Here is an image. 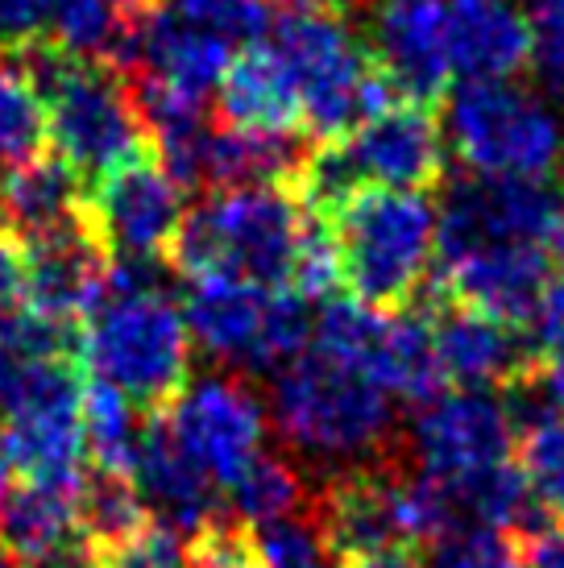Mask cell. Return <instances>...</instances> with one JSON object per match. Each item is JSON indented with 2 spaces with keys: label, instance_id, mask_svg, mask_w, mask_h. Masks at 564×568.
Masks as SVG:
<instances>
[{
  "label": "cell",
  "instance_id": "cell-1",
  "mask_svg": "<svg viewBox=\"0 0 564 568\" xmlns=\"http://www.w3.org/2000/svg\"><path fill=\"white\" fill-rule=\"evenodd\" d=\"M158 266L112 262L109 291L79 328V362L95 382L158 415L191 382V332L183 307L158 286Z\"/></svg>",
  "mask_w": 564,
  "mask_h": 568
},
{
  "label": "cell",
  "instance_id": "cell-2",
  "mask_svg": "<svg viewBox=\"0 0 564 568\" xmlns=\"http://www.w3.org/2000/svg\"><path fill=\"white\" fill-rule=\"evenodd\" d=\"M341 286L361 303L391 316L423 295L440 250V212L423 191L361 187L324 216Z\"/></svg>",
  "mask_w": 564,
  "mask_h": 568
},
{
  "label": "cell",
  "instance_id": "cell-3",
  "mask_svg": "<svg viewBox=\"0 0 564 568\" xmlns=\"http://www.w3.org/2000/svg\"><path fill=\"white\" fill-rule=\"evenodd\" d=\"M21 59L42 88L54 159L75 174L83 191L104 183L138 154L154 150L138 100L129 92V80L117 67L67 59L47 42L21 50Z\"/></svg>",
  "mask_w": 564,
  "mask_h": 568
},
{
  "label": "cell",
  "instance_id": "cell-4",
  "mask_svg": "<svg viewBox=\"0 0 564 568\" xmlns=\"http://www.w3.org/2000/svg\"><path fill=\"white\" fill-rule=\"evenodd\" d=\"M308 229V207L291 187L212 191L183 216L167 262L183 278L229 274L258 286H291Z\"/></svg>",
  "mask_w": 564,
  "mask_h": 568
},
{
  "label": "cell",
  "instance_id": "cell-5",
  "mask_svg": "<svg viewBox=\"0 0 564 568\" xmlns=\"http://www.w3.org/2000/svg\"><path fill=\"white\" fill-rule=\"evenodd\" d=\"M270 419L282 440L303 457L365 465V457H386L394 407L391 395L365 369H353L308 345L274 374Z\"/></svg>",
  "mask_w": 564,
  "mask_h": 568
},
{
  "label": "cell",
  "instance_id": "cell-6",
  "mask_svg": "<svg viewBox=\"0 0 564 568\" xmlns=\"http://www.w3.org/2000/svg\"><path fill=\"white\" fill-rule=\"evenodd\" d=\"M266 42L295 80L303 133L315 145L345 142L353 129L399 100L374 54L341 26V17L286 13Z\"/></svg>",
  "mask_w": 564,
  "mask_h": 568
},
{
  "label": "cell",
  "instance_id": "cell-7",
  "mask_svg": "<svg viewBox=\"0 0 564 568\" xmlns=\"http://www.w3.org/2000/svg\"><path fill=\"white\" fill-rule=\"evenodd\" d=\"M191 345L236 369H274L312 345V312L291 286H258L229 274L188 278L183 295Z\"/></svg>",
  "mask_w": 564,
  "mask_h": 568
},
{
  "label": "cell",
  "instance_id": "cell-8",
  "mask_svg": "<svg viewBox=\"0 0 564 568\" xmlns=\"http://www.w3.org/2000/svg\"><path fill=\"white\" fill-rule=\"evenodd\" d=\"M449 138L482 179L548 183L564 159L556 116L511 83H465L449 109Z\"/></svg>",
  "mask_w": 564,
  "mask_h": 568
},
{
  "label": "cell",
  "instance_id": "cell-9",
  "mask_svg": "<svg viewBox=\"0 0 564 568\" xmlns=\"http://www.w3.org/2000/svg\"><path fill=\"white\" fill-rule=\"evenodd\" d=\"M312 531L336 568H361L391 552H415L423 544L411 477L391 465H349L308 498Z\"/></svg>",
  "mask_w": 564,
  "mask_h": 568
},
{
  "label": "cell",
  "instance_id": "cell-10",
  "mask_svg": "<svg viewBox=\"0 0 564 568\" xmlns=\"http://www.w3.org/2000/svg\"><path fill=\"white\" fill-rule=\"evenodd\" d=\"M183 216V187L154 150L138 154L88 191V221L112 262H167Z\"/></svg>",
  "mask_w": 564,
  "mask_h": 568
},
{
  "label": "cell",
  "instance_id": "cell-11",
  "mask_svg": "<svg viewBox=\"0 0 564 568\" xmlns=\"http://www.w3.org/2000/svg\"><path fill=\"white\" fill-rule=\"evenodd\" d=\"M162 415L183 453L216 489H229L266 453V407L250 382L233 374L188 382Z\"/></svg>",
  "mask_w": 564,
  "mask_h": 568
},
{
  "label": "cell",
  "instance_id": "cell-12",
  "mask_svg": "<svg viewBox=\"0 0 564 568\" xmlns=\"http://www.w3.org/2000/svg\"><path fill=\"white\" fill-rule=\"evenodd\" d=\"M329 145L357 187L427 191L444 179L449 166V142L436 109L411 100H394L361 129H353L345 142Z\"/></svg>",
  "mask_w": 564,
  "mask_h": 568
},
{
  "label": "cell",
  "instance_id": "cell-13",
  "mask_svg": "<svg viewBox=\"0 0 564 568\" xmlns=\"http://www.w3.org/2000/svg\"><path fill=\"white\" fill-rule=\"evenodd\" d=\"M515 448V415L502 398L486 390H456L423 403L411 424V453L423 477L456 481V477L494 469L511 460Z\"/></svg>",
  "mask_w": 564,
  "mask_h": 568
},
{
  "label": "cell",
  "instance_id": "cell-14",
  "mask_svg": "<svg viewBox=\"0 0 564 568\" xmlns=\"http://www.w3.org/2000/svg\"><path fill=\"white\" fill-rule=\"evenodd\" d=\"M561 207L564 204L544 183L473 174L465 183H456L440 207L436 257L473 250V245H548Z\"/></svg>",
  "mask_w": 564,
  "mask_h": 568
},
{
  "label": "cell",
  "instance_id": "cell-15",
  "mask_svg": "<svg viewBox=\"0 0 564 568\" xmlns=\"http://www.w3.org/2000/svg\"><path fill=\"white\" fill-rule=\"evenodd\" d=\"M112 257L104 241L95 237L88 207L71 224L54 229L47 237L26 241V303L38 316L83 328L104 291H109Z\"/></svg>",
  "mask_w": 564,
  "mask_h": 568
},
{
  "label": "cell",
  "instance_id": "cell-16",
  "mask_svg": "<svg viewBox=\"0 0 564 568\" xmlns=\"http://www.w3.org/2000/svg\"><path fill=\"white\" fill-rule=\"evenodd\" d=\"M420 312L432 328L444 382H461L465 390H490V386L515 390L518 382H527L540 369L532 341L502 320L470 312L444 295L436 303H423Z\"/></svg>",
  "mask_w": 564,
  "mask_h": 568
},
{
  "label": "cell",
  "instance_id": "cell-17",
  "mask_svg": "<svg viewBox=\"0 0 564 568\" xmlns=\"http://www.w3.org/2000/svg\"><path fill=\"white\" fill-rule=\"evenodd\" d=\"M370 54L399 100L436 109L453 80L449 0H382L374 9Z\"/></svg>",
  "mask_w": 564,
  "mask_h": 568
},
{
  "label": "cell",
  "instance_id": "cell-18",
  "mask_svg": "<svg viewBox=\"0 0 564 568\" xmlns=\"http://www.w3.org/2000/svg\"><path fill=\"white\" fill-rule=\"evenodd\" d=\"M444 300L470 312L527 328L540 300L548 295V245H473L440 257Z\"/></svg>",
  "mask_w": 564,
  "mask_h": 568
},
{
  "label": "cell",
  "instance_id": "cell-19",
  "mask_svg": "<svg viewBox=\"0 0 564 568\" xmlns=\"http://www.w3.org/2000/svg\"><path fill=\"white\" fill-rule=\"evenodd\" d=\"M133 486H138L141 503L150 523L167 527L174 536H200L208 523L220 515L216 486L204 477V469L183 453V444L174 440L167 415H145L138 444V460H133Z\"/></svg>",
  "mask_w": 564,
  "mask_h": 568
},
{
  "label": "cell",
  "instance_id": "cell-20",
  "mask_svg": "<svg viewBox=\"0 0 564 568\" xmlns=\"http://www.w3.org/2000/svg\"><path fill=\"white\" fill-rule=\"evenodd\" d=\"M449 50L465 83H511L532 63L535 30L511 0H449Z\"/></svg>",
  "mask_w": 564,
  "mask_h": 568
},
{
  "label": "cell",
  "instance_id": "cell-21",
  "mask_svg": "<svg viewBox=\"0 0 564 568\" xmlns=\"http://www.w3.org/2000/svg\"><path fill=\"white\" fill-rule=\"evenodd\" d=\"M216 121L245 133H299L303 112L291 71L270 42L241 50L216 88Z\"/></svg>",
  "mask_w": 564,
  "mask_h": 568
},
{
  "label": "cell",
  "instance_id": "cell-22",
  "mask_svg": "<svg viewBox=\"0 0 564 568\" xmlns=\"http://www.w3.org/2000/svg\"><path fill=\"white\" fill-rule=\"evenodd\" d=\"M83 207L88 191L79 187V179L54 154H38L0 174V224L21 245L71 224L83 216Z\"/></svg>",
  "mask_w": 564,
  "mask_h": 568
},
{
  "label": "cell",
  "instance_id": "cell-23",
  "mask_svg": "<svg viewBox=\"0 0 564 568\" xmlns=\"http://www.w3.org/2000/svg\"><path fill=\"white\" fill-rule=\"evenodd\" d=\"M79 481H21L0 506V548L17 565L59 552L75 539Z\"/></svg>",
  "mask_w": 564,
  "mask_h": 568
},
{
  "label": "cell",
  "instance_id": "cell-24",
  "mask_svg": "<svg viewBox=\"0 0 564 568\" xmlns=\"http://www.w3.org/2000/svg\"><path fill=\"white\" fill-rule=\"evenodd\" d=\"M150 527L145 503L129 474L117 469H95L88 465L75 489V539L92 556L112 552L129 539H138Z\"/></svg>",
  "mask_w": 564,
  "mask_h": 568
},
{
  "label": "cell",
  "instance_id": "cell-25",
  "mask_svg": "<svg viewBox=\"0 0 564 568\" xmlns=\"http://www.w3.org/2000/svg\"><path fill=\"white\" fill-rule=\"evenodd\" d=\"M79 427H83V457H88V465L133 474L145 415L121 390H112L109 382H95V378L83 382Z\"/></svg>",
  "mask_w": 564,
  "mask_h": 568
},
{
  "label": "cell",
  "instance_id": "cell-26",
  "mask_svg": "<svg viewBox=\"0 0 564 568\" xmlns=\"http://www.w3.org/2000/svg\"><path fill=\"white\" fill-rule=\"evenodd\" d=\"M47 104L21 54H0V166L13 171L47 150Z\"/></svg>",
  "mask_w": 564,
  "mask_h": 568
},
{
  "label": "cell",
  "instance_id": "cell-27",
  "mask_svg": "<svg viewBox=\"0 0 564 568\" xmlns=\"http://www.w3.org/2000/svg\"><path fill=\"white\" fill-rule=\"evenodd\" d=\"M229 498H233V510L241 523L250 527H270V523L295 519L299 510L308 515V489H303V477L286 457H274V453H262L253 460L245 474L229 486Z\"/></svg>",
  "mask_w": 564,
  "mask_h": 568
},
{
  "label": "cell",
  "instance_id": "cell-28",
  "mask_svg": "<svg viewBox=\"0 0 564 568\" xmlns=\"http://www.w3.org/2000/svg\"><path fill=\"white\" fill-rule=\"evenodd\" d=\"M518 474L540 510L564 519V415L540 410L518 424Z\"/></svg>",
  "mask_w": 564,
  "mask_h": 568
},
{
  "label": "cell",
  "instance_id": "cell-29",
  "mask_svg": "<svg viewBox=\"0 0 564 568\" xmlns=\"http://www.w3.org/2000/svg\"><path fill=\"white\" fill-rule=\"evenodd\" d=\"M162 13L233 54L266 42L270 33V0H162Z\"/></svg>",
  "mask_w": 564,
  "mask_h": 568
},
{
  "label": "cell",
  "instance_id": "cell-30",
  "mask_svg": "<svg viewBox=\"0 0 564 568\" xmlns=\"http://www.w3.org/2000/svg\"><path fill=\"white\" fill-rule=\"evenodd\" d=\"M191 568H266L258 552V531L236 515H216L200 536L188 539Z\"/></svg>",
  "mask_w": 564,
  "mask_h": 568
},
{
  "label": "cell",
  "instance_id": "cell-31",
  "mask_svg": "<svg viewBox=\"0 0 564 568\" xmlns=\"http://www.w3.org/2000/svg\"><path fill=\"white\" fill-rule=\"evenodd\" d=\"M427 568H527L518 539L502 531H456L432 544Z\"/></svg>",
  "mask_w": 564,
  "mask_h": 568
},
{
  "label": "cell",
  "instance_id": "cell-32",
  "mask_svg": "<svg viewBox=\"0 0 564 568\" xmlns=\"http://www.w3.org/2000/svg\"><path fill=\"white\" fill-rule=\"evenodd\" d=\"M253 531H258V552L266 568H336L308 519H282Z\"/></svg>",
  "mask_w": 564,
  "mask_h": 568
},
{
  "label": "cell",
  "instance_id": "cell-33",
  "mask_svg": "<svg viewBox=\"0 0 564 568\" xmlns=\"http://www.w3.org/2000/svg\"><path fill=\"white\" fill-rule=\"evenodd\" d=\"M95 568H191L188 565V548L179 544L174 531L150 523L138 539H129L112 552L95 556Z\"/></svg>",
  "mask_w": 564,
  "mask_h": 568
},
{
  "label": "cell",
  "instance_id": "cell-34",
  "mask_svg": "<svg viewBox=\"0 0 564 568\" xmlns=\"http://www.w3.org/2000/svg\"><path fill=\"white\" fill-rule=\"evenodd\" d=\"M54 0H0V54H21L42 42Z\"/></svg>",
  "mask_w": 564,
  "mask_h": 568
},
{
  "label": "cell",
  "instance_id": "cell-35",
  "mask_svg": "<svg viewBox=\"0 0 564 568\" xmlns=\"http://www.w3.org/2000/svg\"><path fill=\"white\" fill-rule=\"evenodd\" d=\"M26 303V245L0 224V316Z\"/></svg>",
  "mask_w": 564,
  "mask_h": 568
},
{
  "label": "cell",
  "instance_id": "cell-36",
  "mask_svg": "<svg viewBox=\"0 0 564 568\" xmlns=\"http://www.w3.org/2000/svg\"><path fill=\"white\" fill-rule=\"evenodd\" d=\"M532 67L540 71V80L548 83L552 92L564 95V30L535 33Z\"/></svg>",
  "mask_w": 564,
  "mask_h": 568
},
{
  "label": "cell",
  "instance_id": "cell-37",
  "mask_svg": "<svg viewBox=\"0 0 564 568\" xmlns=\"http://www.w3.org/2000/svg\"><path fill=\"white\" fill-rule=\"evenodd\" d=\"M523 565L527 568H564V523L561 527H540L535 536L518 539Z\"/></svg>",
  "mask_w": 564,
  "mask_h": 568
},
{
  "label": "cell",
  "instance_id": "cell-38",
  "mask_svg": "<svg viewBox=\"0 0 564 568\" xmlns=\"http://www.w3.org/2000/svg\"><path fill=\"white\" fill-rule=\"evenodd\" d=\"M535 382H540V390L548 395L552 407L564 410V341H556L548 353H540V369H535Z\"/></svg>",
  "mask_w": 564,
  "mask_h": 568
},
{
  "label": "cell",
  "instance_id": "cell-39",
  "mask_svg": "<svg viewBox=\"0 0 564 568\" xmlns=\"http://www.w3.org/2000/svg\"><path fill=\"white\" fill-rule=\"evenodd\" d=\"M21 568H95V556H92V548H83L79 539H71L67 548L42 556V560H30V565H21Z\"/></svg>",
  "mask_w": 564,
  "mask_h": 568
},
{
  "label": "cell",
  "instance_id": "cell-40",
  "mask_svg": "<svg viewBox=\"0 0 564 568\" xmlns=\"http://www.w3.org/2000/svg\"><path fill=\"white\" fill-rule=\"evenodd\" d=\"M527 21L535 33L564 30V0H527Z\"/></svg>",
  "mask_w": 564,
  "mask_h": 568
},
{
  "label": "cell",
  "instance_id": "cell-41",
  "mask_svg": "<svg viewBox=\"0 0 564 568\" xmlns=\"http://www.w3.org/2000/svg\"><path fill=\"white\" fill-rule=\"evenodd\" d=\"M13 486H17V465H13V457H9V444H4V436H0V506L9 503Z\"/></svg>",
  "mask_w": 564,
  "mask_h": 568
},
{
  "label": "cell",
  "instance_id": "cell-42",
  "mask_svg": "<svg viewBox=\"0 0 564 568\" xmlns=\"http://www.w3.org/2000/svg\"><path fill=\"white\" fill-rule=\"evenodd\" d=\"M361 568H427L415 552H391V556H377V560H370V565Z\"/></svg>",
  "mask_w": 564,
  "mask_h": 568
},
{
  "label": "cell",
  "instance_id": "cell-43",
  "mask_svg": "<svg viewBox=\"0 0 564 568\" xmlns=\"http://www.w3.org/2000/svg\"><path fill=\"white\" fill-rule=\"evenodd\" d=\"M548 250H552V257H556V266H561V274H564V207H561V216H556V229H552Z\"/></svg>",
  "mask_w": 564,
  "mask_h": 568
},
{
  "label": "cell",
  "instance_id": "cell-44",
  "mask_svg": "<svg viewBox=\"0 0 564 568\" xmlns=\"http://www.w3.org/2000/svg\"><path fill=\"white\" fill-rule=\"evenodd\" d=\"M0 568H21V565H17L13 556H9V552H4V548H0Z\"/></svg>",
  "mask_w": 564,
  "mask_h": 568
},
{
  "label": "cell",
  "instance_id": "cell-45",
  "mask_svg": "<svg viewBox=\"0 0 564 568\" xmlns=\"http://www.w3.org/2000/svg\"><path fill=\"white\" fill-rule=\"evenodd\" d=\"M336 4H341V13H345L349 4H357V0H336Z\"/></svg>",
  "mask_w": 564,
  "mask_h": 568
},
{
  "label": "cell",
  "instance_id": "cell-46",
  "mask_svg": "<svg viewBox=\"0 0 564 568\" xmlns=\"http://www.w3.org/2000/svg\"><path fill=\"white\" fill-rule=\"evenodd\" d=\"M0 320H4V316H0Z\"/></svg>",
  "mask_w": 564,
  "mask_h": 568
}]
</instances>
